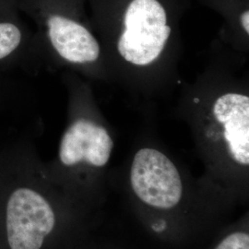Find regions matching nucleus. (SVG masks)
<instances>
[{
  "label": "nucleus",
  "instance_id": "1",
  "mask_svg": "<svg viewBox=\"0 0 249 249\" xmlns=\"http://www.w3.org/2000/svg\"><path fill=\"white\" fill-rule=\"evenodd\" d=\"M47 179L28 137L0 145V249H47L59 221Z\"/></svg>",
  "mask_w": 249,
  "mask_h": 249
},
{
  "label": "nucleus",
  "instance_id": "2",
  "mask_svg": "<svg viewBox=\"0 0 249 249\" xmlns=\"http://www.w3.org/2000/svg\"><path fill=\"white\" fill-rule=\"evenodd\" d=\"M21 13L35 20L52 51L62 61L83 66L97 61L100 45L80 20L57 9L53 0H18Z\"/></svg>",
  "mask_w": 249,
  "mask_h": 249
},
{
  "label": "nucleus",
  "instance_id": "3",
  "mask_svg": "<svg viewBox=\"0 0 249 249\" xmlns=\"http://www.w3.org/2000/svg\"><path fill=\"white\" fill-rule=\"evenodd\" d=\"M124 26L117 51L124 61L138 67L154 62L171 35L165 9L158 0H132L124 13Z\"/></svg>",
  "mask_w": 249,
  "mask_h": 249
},
{
  "label": "nucleus",
  "instance_id": "4",
  "mask_svg": "<svg viewBox=\"0 0 249 249\" xmlns=\"http://www.w3.org/2000/svg\"><path fill=\"white\" fill-rule=\"evenodd\" d=\"M130 182L135 194L154 208L171 209L182 196L178 168L166 155L151 148H144L135 154Z\"/></svg>",
  "mask_w": 249,
  "mask_h": 249
},
{
  "label": "nucleus",
  "instance_id": "5",
  "mask_svg": "<svg viewBox=\"0 0 249 249\" xmlns=\"http://www.w3.org/2000/svg\"><path fill=\"white\" fill-rule=\"evenodd\" d=\"M72 115L59 143L57 162L60 169L76 170L84 164L105 166L114 146L107 128L76 108Z\"/></svg>",
  "mask_w": 249,
  "mask_h": 249
},
{
  "label": "nucleus",
  "instance_id": "6",
  "mask_svg": "<svg viewBox=\"0 0 249 249\" xmlns=\"http://www.w3.org/2000/svg\"><path fill=\"white\" fill-rule=\"evenodd\" d=\"M211 115L220 128L231 158L244 166L249 164V97L227 92L214 101Z\"/></svg>",
  "mask_w": 249,
  "mask_h": 249
},
{
  "label": "nucleus",
  "instance_id": "7",
  "mask_svg": "<svg viewBox=\"0 0 249 249\" xmlns=\"http://www.w3.org/2000/svg\"><path fill=\"white\" fill-rule=\"evenodd\" d=\"M22 15L18 0H0V71L22 65L36 46Z\"/></svg>",
  "mask_w": 249,
  "mask_h": 249
},
{
  "label": "nucleus",
  "instance_id": "8",
  "mask_svg": "<svg viewBox=\"0 0 249 249\" xmlns=\"http://www.w3.org/2000/svg\"><path fill=\"white\" fill-rule=\"evenodd\" d=\"M215 249H249V235L246 232L231 233Z\"/></svg>",
  "mask_w": 249,
  "mask_h": 249
},
{
  "label": "nucleus",
  "instance_id": "9",
  "mask_svg": "<svg viewBox=\"0 0 249 249\" xmlns=\"http://www.w3.org/2000/svg\"><path fill=\"white\" fill-rule=\"evenodd\" d=\"M241 25L243 27L245 33L247 35L249 34V10L244 11L240 16Z\"/></svg>",
  "mask_w": 249,
  "mask_h": 249
},
{
  "label": "nucleus",
  "instance_id": "10",
  "mask_svg": "<svg viewBox=\"0 0 249 249\" xmlns=\"http://www.w3.org/2000/svg\"><path fill=\"white\" fill-rule=\"evenodd\" d=\"M152 228H153L155 231H162V230L165 228V223L160 222V223H157V224L153 225Z\"/></svg>",
  "mask_w": 249,
  "mask_h": 249
},
{
  "label": "nucleus",
  "instance_id": "11",
  "mask_svg": "<svg viewBox=\"0 0 249 249\" xmlns=\"http://www.w3.org/2000/svg\"><path fill=\"white\" fill-rule=\"evenodd\" d=\"M198 102H199V101H198V99H195V103H198Z\"/></svg>",
  "mask_w": 249,
  "mask_h": 249
},
{
  "label": "nucleus",
  "instance_id": "12",
  "mask_svg": "<svg viewBox=\"0 0 249 249\" xmlns=\"http://www.w3.org/2000/svg\"></svg>",
  "mask_w": 249,
  "mask_h": 249
}]
</instances>
